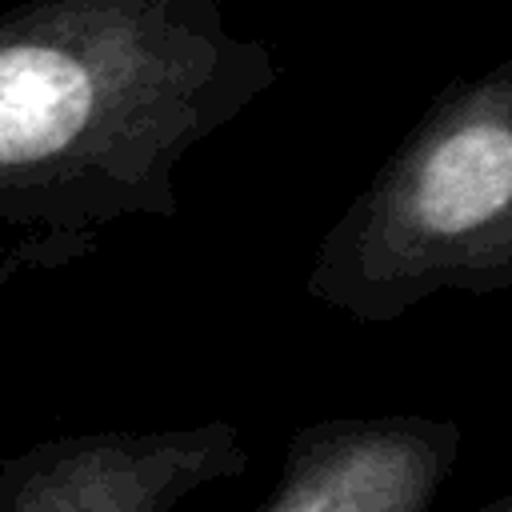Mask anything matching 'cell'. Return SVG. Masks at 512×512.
<instances>
[{
  "mask_svg": "<svg viewBox=\"0 0 512 512\" xmlns=\"http://www.w3.org/2000/svg\"><path fill=\"white\" fill-rule=\"evenodd\" d=\"M244 448L228 424L152 436H92L40 460L12 512H164L188 488L236 472Z\"/></svg>",
  "mask_w": 512,
  "mask_h": 512,
  "instance_id": "4",
  "label": "cell"
},
{
  "mask_svg": "<svg viewBox=\"0 0 512 512\" xmlns=\"http://www.w3.org/2000/svg\"><path fill=\"white\" fill-rule=\"evenodd\" d=\"M280 76L228 0H24L0 16V220L88 244L176 212L180 160Z\"/></svg>",
  "mask_w": 512,
  "mask_h": 512,
  "instance_id": "1",
  "label": "cell"
},
{
  "mask_svg": "<svg viewBox=\"0 0 512 512\" xmlns=\"http://www.w3.org/2000/svg\"><path fill=\"white\" fill-rule=\"evenodd\" d=\"M452 456L456 428L440 420H328L292 440L264 512H424Z\"/></svg>",
  "mask_w": 512,
  "mask_h": 512,
  "instance_id": "3",
  "label": "cell"
},
{
  "mask_svg": "<svg viewBox=\"0 0 512 512\" xmlns=\"http://www.w3.org/2000/svg\"><path fill=\"white\" fill-rule=\"evenodd\" d=\"M476 512H512V492H504L500 500H492V504H484V508H476Z\"/></svg>",
  "mask_w": 512,
  "mask_h": 512,
  "instance_id": "5",
  "label": "cell"
},
{
  "mask_svg": "<svg viewBox=\"0 0 512 512\" xmlns=\"http://www.w3.org/2000/svg\"><path fill=\"white\" fill-rule=\"evenodd\" d=\"M304 288L356 320L512 288V60L436 96L328 228Z\"/></svg>",
  "mask_w": 512,
  "mask_h": 512,
  "instance_id": "2",
  "label": "cell"
}]
</instances>
